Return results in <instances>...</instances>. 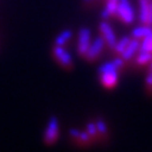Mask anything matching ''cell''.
Wrapping results in <instances>:
<instances>
[{"label": "cell", "instance_id": "2e32d148", "mask_svg": "<svg viewBox=\"0 0 152 152\" xmlns=\"http://www.w3.org/2000/svg\"><path fill=\"white\" fill-rule=\"evenodd\" d=\"M72 37V32L69 31V29H65L61 33L60 35L56 37L55 39V45H59V46H63L70 38Z\"/></svg>", "mask_w": 152, "mask_h": 152}, {"label": "cell", "instance_id": "5bb4252c", "mask_svg": "<svg viewBox=\"0 0 152 152\" xmlns=\"http://www.w3.org/2000/svg\"><path fill=\"white\" fill-rule=\"evenodd\" d=\"M130 42H131V37H129V36L122 37L120 41H117L116 44H115V48H114L115 52L122 55V53H123V52L125 51V49L127 48V45H129Z\"/></svg>", "mask_w": 152, "mask_h": 152}, {"label": "cell", "instance_id": "44dd1931", "mask_svg": "<svg viewBox=\"0 0 152 152\" xmlns=\"http://www.w3.org/2000/svg\"><path fill=\"white\" fill-rule=\"evenodd\" d=\"M149 1H152V0H149Z\"/></svg>", "mask_w": 152, "mask_h": 152}, {"label": "cell", "instance_id": "e0dca14e", "mask_svg": "<svg viewBox=\"0 0 152 152\" xmlns=\"http://www.w3.org/2000/svg\"><path fill=\"white\" fill-rule=\"evenodd\" d=\"M96 126H97V130H98V133L99 134H106L107 133V125L106 123L104 122V121L99 120L96 122Z\"/></svg>", "mask_w": 152, "mask_h": 152}, {"label": "cell", "instance_id": "4fadbf2b", "mask_svg": "<svg viewBox=\"0 0 152 152\" xmlns=\"http://www.w3.org/2000/svg\"><path fill=\"white\" fill-rule=\"evenodd\" d=\"M139 52H151L152 53V33L142 38V42H140Z\"/></svg>", "mask_w": 152, "mask_h": 152}, {"label": "cell", "instance_id": "9a60e30c", "mask_svg": "<svg viewBox=\"0 0 152 152\" xmlns=\"http://www.w3.org/2000/svg\"><path fill=\"white\" fill-rule=\"evenodd\" d=\"M152 61V53L151 52H139L135 58V62L137 64L143 65L150 63Z\"/></svg>", "mask_w": 152, "mask_h": 152}, {"label": "cell", "instance_id": "8992f818", "mask_svg": "<svg viewBox=\"0 0 152 152\" xmlns=\"http://www.w3.org/2000/svg\"><path fill=\"white\" fill-rule=\"evenodd\" d=\"M58 136H59V122L55 117H51L45 131L44 140L48 144H52L56 141Z\"/></svg>", "mask_w": 152, "mask_h": 152}, {"label": "cell", "instance_id": "7a4b0ae2", "mask_svg": "<svg viewBox=\"0 0 152 152\" xmlns=\"http://www.w3.org/2000/svg\"><path fill=\"white\" fill-rule=\"evenodd\" d=\"M116 16L127 25H131L135 19V12L130 4V0H118Z\"/></svg>", "mask_w": 152, "mask_h": 152}, {"label": "cell", "instance_id": "52a82bcc", "mask_svg": "<svg viewBox=\"0 0 152 152\" xmlns=\"http://www.w3.org/2000/svg\"><path fill=\"white\" fill-rule=\"evenodd\" d=\"M99 29H100V33L103 35V38L105 39L106 44L108 45L110 49H114L115 44H116V35H115L114 29L112 28V26L109 25L108 23L103 22L99 26Z\"/></svg>", "mask_w": 152, "mask_h": 152}, {"label": "cell", "instance_id": "3957f363", "mask_svg": "<svg viewBox=\"0 0 152 152\" xmlns=\"http://www.w3.org/2000/svg\"><path fill=\"white\" fill-rule=\"evenodd\" d=\"M105 44H106V42H105V39L103 38V36L96 38L94 42L90 43V46H89V49H88V51L86 52V54H85L86 59L88 61L96 60L98 56L100 55V53L103 52L104 48H105Z\"/></svg>", "mask_w": 152, "mask_h": 152}, {"label": "cell", "instance_id": "ba28073f", "mask_svg": "<svg viewBox=\"0 0 152 152\" xmlns=\"http://www.w3.org/2000/svg\"><path fill=\"white\" fill-rule=\"evenodd\" d=\"M53 54L55 59L60 62V64L63 65L64 68H70L72 65V56L70 55V53H68L66 50L63 49V46L56 45L53 50Z\"/></svg>", "mask_w": 152, "mask_h": 152}, {"label": "cell", "instance_id": "ac0fdd59", "mask_svg": "<svg viewBox=\"0 0 152 152\" xmlns=\"http://www.w3.org/2000/svg\"><path fill=\"white\" fill-rule=\"evenodd\" d=\"M87 132L90 134V136H96L98 134V130L96 123H88L87 124Z\"/></svg>", "mask_w": 152, "mask_h": 152}, {"label": "cell", "instance_id": "ffe728a7", "mask_svg": "<svg viewBox=\"0 0 152 152\" xmlns=\"http://www.w3.org/2000/svg\"><path fill=\"white\" fill-rule=\"evenodd\" d=\"M150 71H152V61L150 62Z\"/></svg>", "mask_w": 152, "mask_h": 152}, {"label": "cell", "instance_id": "5b68a950", "mask_svg": "<svg viewBox=\"0 0 152 152\" xmlns=\"http://www.w3.org/2000/svg\"><path fill=\"white\" fill-rule=\"evenodd\" d=\"M91 43V34L88 28L83 27L79 32V38H78V52L79 54L85 55L88 51Z\"/></svg>", "mask_w": 152, "mask_h": 152}, {"label": "cell", "instance_id": "277c9868", "mask_svg": "<svg viewBox=\"0 0 152 152\" xmlns=\"http://www.w3.org/2000/svg\"><path fill=\"white\" fill-rule=\"evenodd\" d=\"M140 8V20L143 25L152 26V2L149 0H140L139 1Z\"/></svg>", "mask_w": 152, "mask_h": 152}, {"label": "cell", "instance_id": "7c38bea8", "mask_svg": "<svg viewBox=\"0 0 152 152\" xmlns=\"http://www.w3.org/2000/svg\"><path fill=\"white\" fill-rule=\"evenodd\" d=\"M70 134L71 136H73L75 139H77L78 141L81 142V143H88L91 140V136H90V134L88 132H81V131L77 130V129H72L70 131Z\"/></svg>", "mask_w": 152, "mask_h": 152}, {"label": "cell", "instance_id": "6da1fadb", "mask_svg": "<svg viewBox=\"0 0 152 152\" xmlns=\"http://www.w3.org/2000/svg\"><path fill=\"white\" fill-rule=\"evenodd\" d=\"M98 72H99L100 81L104 87L113 88L116 86L117 80H118V69L115 66L113 61L106 62L100 65L98 69Z\"/></svg>", "mask_w": 152, "mask_h": 152}, {"label": "cell", "instance_id": "30bf717a", "mask_svg": "<svg viewBox=\"0 0 152 152\" xmlns=\"http://www.w3.org/2000/svg\"><path fill=\"white\" fill-rule=\"evenodd\" d=\"M117 5H118V0H107L106 6H105V9L102 11V17H103L104 19L116 15Z\"/></svg>", "mask_w": 152, "mask_h": 152}, {"label": "cell", "instance_id": "8fae6325", "mask_svg": "<svg viewBox=\"0 0 152 152\" xmlns=\"http://www.w3.org/2000/svg\"><path fill=\"white\" fill-rule=\"evenodd\" d=\"M151 33H152L151 26H149V25H143V26H137V27L134 28V29L132 31V36H133V38L140 39V38L145 37L147 35L151 34Z\"/></svg>", "mask_w": 152, "mask_h": 152}, {"label": "cell", "instance_id": "d6986e66", "mask_svg": "<svg viewBox=\"0 0 152 152\" xmlns=\"http://www.w3.org/2000/svg\"><path fill=\"white\" fill-rule=\"evenodd\" d=\"M145 82H147V86L150 89H152V71H150L149 73H148L147 76V79H145Z\"/></svg>", "mask_w": 152, "mask_h": 152}, {"label": "cell", "instance_id": "9c48e42d", "mask_svg": "<svg viewBox=\"0 0 152 152\" xmlns=\"http://www.w3.org/2000/svg\"><path fill=\"white\" fill-rule=\"evenodd\" d=\"M139 49H140V41L137 38H133L131 39V42L129 43L127 48L125 49V51L122 53V58L124 61H129L131 60L135 53L139 52Z\"/></svg>", "mask_w": 152, "mask_h": 152}]
</instances>
